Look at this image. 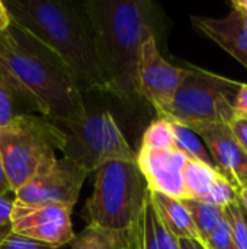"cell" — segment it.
<instances>
[{
  "label": "cell",
  "instance_id": "cell-24",
  "mask_svg": "<svg viewBox=\"0 0 247 249\" xmlns=\"http://www.w3.org/2000/svg\"><path fill=\"white\" fill-rule=\"evenodd\" d=\"M0 249H66V247H54L13 232L0 242Z\"/></svg>",
  "mask_w": 247,
  "mask_h": 249
},
{
  "label": "cell",
  "instance_id": "cell-22",
  "mask_svg": "<svg viewBox=\"0 0 247 249\" xmlns=\"http://www.w3.org/2000/svg\"><path fill=\"white\" fill-rule=\"evenodd\" d=\"M153 212L154 209H153L150 196H147L141 220H140L135 249H157V239H156V232H154V225H153Z\"/></svg>",
  "mask_w": 247,
  "mask_h": 249
},
{
  "label": "cell",
  "instance_id": "cell-17",
  "mask_svg": "<svg viewBox=\"0 0 247 249\" xmlns=\"http://www.w3.org/2000/svg\"><path fill=\"white\" fill-rule=\"evenodd\" d=\"M183 206L186 207L202 244L208 239V236L217 229V226L224 219V209L204 203V201H195V200H182Z\"/></svg>",
  "mask_w": 247,
  "mask_h": 249
},
{
  "label": "cell",
  "instance_id": "cell-36",
  "mask_svg": "<svg viewBox=\"0 0 247 249\" xmlns=\"http://www.w3.org/2000/svg\"><path fill=\"white\" fill-rule=\"evenodd\" d=\"M246 118H247V117H246Z\"/></svg>",
  "mask_w": 247,
  "mask_h": 249
},
{
  "label": "cell",
  "instance_id": "cell-33",
  "mask_svg": "<svg viewBox=\"0 0 247 249\" xmlns=\"http://www.w3.org/2000/svg\"><path fill=\"white\" fill-rule=\"evenodd\" d=\"M231 6L234 9H240L247 13V0H234V1H231Z\"/></svg>",
  "mask_w": 247,
  "mask_h": 249
},
{
  "label": "cell",
  "instance_id": "cell-26",
  "mask_svg": "<svg viewBox=\"0 0 247 249\" xmlns=\"http://www.w3.org/2000/svg\"><path fill=\"white\" fill-rule=\"evenodd\" d=\"M15 201V193L0 196V242L13 233L12 225V207Z\"/></svg>",
  "mask_w": 247,
  "mask_h": 249
},
{
  "label": "cell",
  "instance_id": "cell-32",
  "mask_svg": "<svg viewBox=\"0 0 247 249\" xmlns=\"http://www.w3.org/2000/svg\"><path fill=\"white\" fill-rule=\"evenodd\" d=\"M237 201L242 206V209L247 213V188L245 187H239L237 188Z\"/></svg>",
  "mask_w": 247,
  "mask_h": 249
},
{
  "label": "cell",
  "instance_id": "cell-23",
  "mask_svg": "<svg viewBox=\"0 0 247 249\" xmlns=\"http://www.w3.org/2000/svg\"><path fill=\"white\" fill-rule=\"evenodd\" d=\"M236 201H237V188L223 174H218L205 203L224 209Z\"/></svg>",
  "mask_w": 247,
  "mask_h": 249
},
{
  "label": "cell",
  "instance_id": "cell-9",
  "mask_svg": "<svg viewBox=\"0 0 247 249\" xmlns=\"http://www.w3.org/2000/svg\"><path fill=\"white\" fill-rule=\"evenodd\" d=\"M186 74L188 69L173 66L162 55L156 35L146 38L140 48L137 67L138 92L153 105L157 115L170 105Z\"/></svg>",
  "mask_w": 247,
  "mask_h": 249
},
{
  "label": "cell",
  "instance_id": "cell-16",
  "mask_svg": "<svg viewBox=\"0 0 247 249\" xmlns=\"http://www.w3.org/2000/svg\"><path fill=\"white\" fill-rule=\"evenodd\" d=\"M68 245L71 249H135L125 235L95 225H87Z\"/></svg>",
  "mask_w": 247,
  "mask_h": 249
},
{
  "label": "cell",
  "instance_id": "cell-4",
  "mask_svg": "<svg viewBox=\"0 0 247 249\" xmlns=\"http://www.w3.org/2000/svg\"><path fill=\"white\" fill-rule=\"evenodd\" d=\"M147 196L146 181L135 162H109L95 172L93 193L83 216L87 225L125 235L135 248Z\"/></svg>",
  "mask_w": 247,
  "mask_h": 249
},
{
  "label": "cell",
  "instance_id": "cell-11",
  "mask_svg": "<svg viewBox=\"0 0 247 249\" xmlns=\"http://www.w3.org/2000/svg\"><path fill=\"white\" fill-rule=\"evenodd\" d=\"M191 128L205 144L217 171L236 188L247 181V153L226 124H194Z\"/></svg>",
  "mask_w": 247,
  "mask_h": 249
},
{
  "label": "cell",
  "instance_id": "cell-29",
  "mask_svg": "<svg viewBox=\"0 0 247 249\" xmlns=\"http://www.w3.org/2000/svg\"><path fill=\"white\" fill-rule=\"evenodd\" d=\"M12 25V18L9 15V10L4 4V1H0V34L7 31Z\"/></svg>",
  "mask_w": 247,
  "mask_h": 249
},
{
  "label": "cell",
  "instance_id": "cell-25",
  "mask_svg": "<svg viewBox=\"0 0 247 249\" xmlns=\"http://www.w3.org/2000/svg\"><path fill=\"white\" fill-rule=\"evenodd\" d=\"M204 247L207 249H237L233 242L231 232L226 219H223L217 229L208 236V239L204 242Z\"/></svg>",
  "mask_w": 247,
  "mask_h": 249
},
{
  "label": "cell",
  "instance_id": "cell-3",
  "mask_svg": "<svg viewBox=\"0 0 247 249\" xmlns=\"http://www.w3.org/2000/svg\"><path fill=\"white\" fill-rule=\"evenodd\" d=\"M4 4L12 22L66 63L82 93H109L84 13L64 0H7Z\"/></svg>",
  "mask_w": 247,
  "mask_h": 249
},
{
  "label": "cell",
  "instance_id": "cell-14",
  "mask_svg": "<svg viewBox=\"0 0 247 249\" xmlns=\"http://www.w3.org/2000/svg\"><path fill=\"white\" fill-rule=\"evenodd\" d=\"M148 196L159 219L176 239L186 238V239H197L202 242L182 200L160 193H151V191H148Z\"/></svg>",
  "mask_w": 247,
  "mask_h": 249
},
{
  "label": "cell",
  "instance_id": "cell-7",
  "mask_svg": "<svg viewBox=\"0 0 247 249\" xmlns=\"http://www.w3.org/2000/svg\"><path fill=\"white\" fill-rule=\"evenodd\" d=\"M52 124L66 136L63 158L73 160L87 174L115 160L137 162V152L132 150L109 111H87L80 120L52 121Z\"/></svg>",
  "mask_w": 247,
  "mask_h": 249
},
{
  "label": "cell",
  "instance_id": "cell-35",
  "mask_svg": "<svg viewBox=\"0 0 247 249\" xmlns=\"http://www.w3.org/2000/svg\"><path fill=\"white\" fill-rule=\"evenodd\" d=\"M242 187H245V188H247V181H246V182H245V184H243V185H242Z\"/></svg>",
  "mask_w": 247,
  "mask_h": 249
},
{
  "label": "cell",
  "instance_id": "cell-5",
  "mask_svg": "<svg viewBox=\"0 0 247 249\" xmlns=\"http://www.w3.org/2000/svg\"><path fill=\"white\" fill-rule=\"evenodd\" d=\"M64 142V133L42 115H19L0 127V156L12 191L49 171Z\"/></svg>",
  "mask_w": 247,
  "mask_h": 249
},
{
  "label": "cell",
  "instance_id": "cell-13",
  "mask_svg": "<svg viewBox=\"0 0 247 249\" xmlns=\"http://www.w3.org/2000/svg\"><path fill=\"white\" fill-rule=\"evenodd\" d=\"M191 22L198 32L217 42L247 69V32L239 10L233 9L220 19L192 16Z\"/></svg>",
  "mask_w": 247,
  "mask_h": 249
},
{
  "label": "cell",
  "instance_id": "cell-2",
  "mask_svg": "<svg viewBox=\"0 0 247 249\" xmlns=\"http://www.w3.org/2000/svg\"><path fill=\"white\" fill-rule=\"evenodd\" d=\"M83 13L109 93L122 101L141 98L137 67L141 44L154 35V6L147 0H89Z\"/></svg>",
  "mask_w": 247,
  "mask_h": 249
},
{
  "label": "cell",
  "instance_id": "cell-28",
  "mask_svg": "<svg viewBox=\"0 0 247 249\" xmlns=\"http://www.w3.org/2000/svg\"><path fill=\"white\" fill-rule=\"evenodd\" d=\"M230 130L233 131L234 137L240 143V146L245 149L247 153V118L246 117H239L236 115L234 120L229 124Z\"/></svg>",
  "mask_w": 247,
  "mask_h": 249
},
{
  "label": "cell",
  "instance_id": "cell-12",
  "mask_svg": "<svg viewBox=\"0 0 247 249\" xmlns=\"http://www.w3.org/2000/svg\"><path fill=\"white\" fill-rule=\"evenodd\" d=\"M188 158L178 149L150 150L141 149L137 152V166L146 181L147 190L160 193L178 200H185L183 168Z\"/></svg>",
  "mask_w": 247,
  "mask_h": 249
},
{
  "label": "cell",
  "instance_id": "cell-10",
  "mask_svg": "<svg viewBox=\"0 0 247 249\" xmlns=\"http://www.w3.org/2000/svg\"><path fill=\"white\" fill-rule=\"evenodd\" d=\"M71 210L63 206L23 204L15 198L12 207L13 232L54 247H67L74 238Z\"/></svg>",
  "mask_w": 247,
  "mask_h": 249
},
{
  "label": "cell",
  "instance_id": "cell-8",
  "mask_svg": "<svg viewBox=\"0 0 247 249\" xmlns=\"http://www.w3.org/2000/svg\"><path fill=\"white\" fill-rule=\"evenodd\" d=\"M87 172L73 160L57 159L54 166L15 191V198L23 204L63 206L73 212Z\"/></svg>",
  "mask_w": 247,
  "mask_h": 249
},
{
  "label": "cell",
  "instance_id": "cell-20",
  "mask_svg": "<svg viewBox=\"0 0 247 249\" xmlns=\"http://www.w3.org/2000/svg\"><path fill=\"white\" fill-rule=\"evenodd\" d=\"M141 149L150 150H170L175 147V137L172 123L167 120H156L153 121L147 130L144 131Z\"/></svg>",
  "mask_w": 247,
  "mask_h": 249
},
{
  "label": "cell",
  "instance_id": "cell-1",
  "mask_svg": "<svg viewBox=\"0 0 247 249\" xmlns=\"http://www.w3.org/2000/svg\"><path fill=\"white\" fill-rule=\"evenodd\" d=\"M0 71L49 121H74L87 112L66 63L15 22L0 34Z\"/></svg>",
  "mask_w": 247,
  "mask_h": 249
},
{
  "label": "cell",
  "instance_id": "cell-34",
  "mask_svg": "<svg viewBox=\"0 0 247 249\" xmlns=\"http://www.w3.org/2000/svg\"><path fill=\"white\" fill-rule=\"evenodd\" d=\"M233 9H234V7H233ZM236 10H239L240 18H242V22H243V26H245V29H246L247 32V13L246 12H243V10H240V9H236Z\"/></svg>",
  "mask_w": 247,
  "mask_h": 249
},
{
  "label": "cell",
  "instance_id": "cell-6",
  "mask_svg": "<svg viewBox=\"0 0 247 249\" xmlns=\"http://www.w3.org/2000/svg\"><path fill=\"white\" fill-rule=\"evenodd\" d=\"M240 86V82L221 74L191 67L170 105L159 114V118L186 127L194 124L229 125L236 117L233 104Z\"/></svg>",
  "mask_w": 247,
  "mask_h": 249
},
{
  "label": "cell",
  "instance_id": "cell-19",
  "mask_svg": "<svg viewBox=\"0 0 247 249\" xmlns=\"http://www.w3.org/2000/svg\"><path fill=\"white\" fill-rule=\"evenodd\" d=\"M172 128H173V137H175V147L179 152H182L188 159H194L211 168H215L205 144L191 128L178 123H172Z\"/></svg>",
  "mask_w": 247,
  "mask_h": 249
},
{
  "label": "cell",
  "instance_id": "cell-21",
  "mask_svg": "<svg viewBox=\"0 0 247 249\" xmlns=\"http://www.w3.org/2000/svg\"><path fill=\"white\" fill-rule=\"evenodd\" d=\"M224 219L229 223L236 248L247 249V216L239 201L224 207Z\"/></svg>",
  "mask_w": 247,
  "mask_h": 249
},
{
  "label": "cell",
  "instance_id": "cell-27",
  "mask_svg": "<svg viewBox=\"0 0 247 249\" xmlns=\"http://www.w3.org/2000/svg\"><path fill=\"white\" fill-rule=\"evenodd\" d=\"M153 225H154V232H156V239H157V249H181L178 239L166 229V226L159 219L156 210L153 212Z\"/></svg>",
  "mask_w": 247,
  "mask_h": 249
},
{
  "label": "cell",
  "instance_id": "cell-15",
  "mask_svg": "<svg viewBox=\"0 0 247 249\" xmlns=\"http://www.w3.org/2000/svg\"><path fill=\"white\" fill-rule=\"evenodd\" d=\"M218 174L220 172L215 168H211L194 159H188L182 172L185 200H195V201L205 203Z\"/></svg>",
  "mask_w": 247,
  "mask_h": 249
},
{
  "label": "cell",
  "instance_id": "cell-31",
  "mask_svg": "<svg viewBox=\"0 0 247 249\" xmlns=\"http://www.w3.org/2000/svg\"><path fill=\"white\" fill-rule=\"evenodd\" d=\"M179 248L181 249H207L204 247L202 242L197 241V239H178Z\"/></svg>",
  "mask_w": 247,
  "mask_h": 249
},
{
  "label": "cell",
  "instance_id": "cell-18",
  "mask_svg": "<svg viewBox=\"0 0 247 249\" xmlns=\"http://www.w3.org/2000/svg\"><path fill=\"white\" fill-rule=\"evenodd\" d=\"M35 112L29 102L19 93L13 83L0 71V127L19 115Z\"/></svg>",
  "mask_w": 247,
  "mask_h": 249
},
{
  "label": "cell",
  "instance_id": "cell-30",
  "mask_svg": "<svg viewBox=\"0 0 247 249\" xmlns=\"http://www.w3.org/2000/svg\"><path fill=\"white\" fill-rule=\"evenodd\" d=\"M9 193H13V191H12L10 184L7 181V177H6V172L3 168V162H1V156H0V196L9 194Z\"/></svg>",
  "mask_w": 247,
  "mask_h": 249
}]
</instances>
